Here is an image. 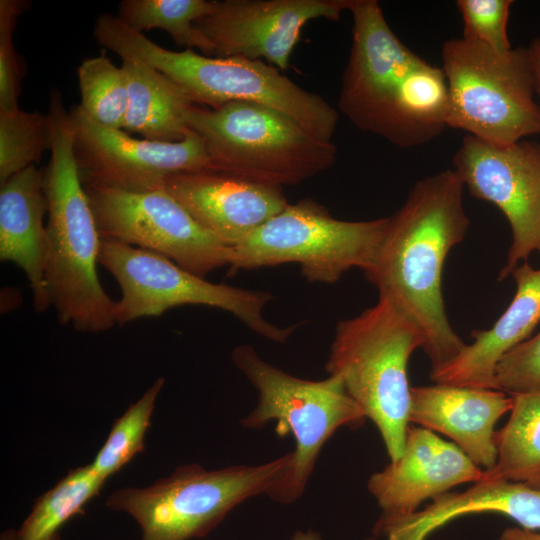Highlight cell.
I'll return each mask as SVG.
<instances>
[{
	"label": "cell",
	"instance_id": "obj_1",
	"mask_svg": "<svg viewBox=\"0 0 540 540\" xmlns=\"http://www.w3.org/2000/svg\"><path fill=\"white\" fill-rule=\"evenodd\" d=\"M464 184L453 169L420 179L390 217L384 240L366 278L421 331L422 349L435 370L466 343L448 320L442 271L450 250L465 237L469 218Z\"/></svg>",
	"mask_w": 540,
	"mask_h": 540
},
{
	"label": "cell",
	"instance_id": "obj_2",
	"mask_svg": "<svg viewBox=\"0 0 540 540\" xmlns=\"http://www.w3.org/2000/svg\"><path fill=\"white\" fill-rule=\"evenodd\" d=\"M352 44L339 109L357 128L399 148L438 137L447 126L448 87L442 68L409 49L376 0H350Z\"/></svg>",
	"mask_w": 540,
	"mask_h": 540
},
{
	"label": "cell",
	"instance_id": "obj_3",
	"mask_svg": "<svg viewBox=\"0 0 540 540\" xmlns=\"http://www.w3.org/2000/svg\"><path fill=\"white\" fill-rule=\"evenodd\" d=\"M51 157L43 170L47 200L46 283L58 321L97 333L115 324L113 301L96 271L101 237L81 181L74 128L61 93H50Z\"/></svg>",
	"mask_w": 540,
	"mask_h": 540
},
{
	"label": "cell",
	"instance_id": "obj_4",
	"mask_svg": "<svg viewBox=\"0 0 540 540\" xmlns=\"http://www.w3.org/2000/svg\"><path fill=\"white\" fill-rule=\"evenodd\" d=\"M98 43L122 60H139L162 72L195 105L216 109L236 101L260 104L292 118L317 139L333 142L337 110L262 60L168 50L114 16L102 24Z\"/></svg>",
	"mask_w": 540,
	"mask_h": 540
},
{
	"label": "cell",
	"instance_id": "obj_5",
	"mask_svg": "<svg viewBox=\"0 0 540 540\" xmlns=\"http://www.w3.org/2000/svg\"><path fill=\"white\" fill-rule=\"evenodd\" d=\"M423 344L418 327L382 297L335 328L326 371L342 380L376 425L390 461L404 450L411 407L408 363Z\"/></svg>",
	"mask_w": 540,
	"mask_h": 540
},
{
	"label": "cell",
	"instance_id": "obj_6",
	"mask_svg": "<svg viewBox=\"0 0 540 540\" xmlns=\"http://www.w3.org/2000/svg\"><path fill=\"white\" fill-rule=\"evenodd\" d=\"M231 358L258 394L242 425L259 429L273 421L279 436L290 434L295 440L288 466L266 494L275 502L292 503L304 493L330 437L341 427L362 425L367 417L338 376L295 377L265 361L250 345L234 348Z\"/></svg>",
	"mask_w": 540,
	"mask_h": 540
},
{
	"label": "cell",
	"instance_id": "obj_7",
	"mask_svg": "<svg viewBox=\"0 0 540 540\" xmlns=\"http://www.w3.org/2000/svg\"><path fill=\"white\" fill-rule=\"evenodd\" d=\"M188 126L204 141L211 169L269 186L296 185L328 170L337 147L272 108L230 102L193 105Z\"/></svg>",
	"mask_w": 540,
	"mask_h": 540
},
{
	"label": "cell",
	"instance_id": "obj_8",
	"mask_svg": "<svg viewBox=\"0 0 540 540\" xmlns=\"http://www.w3.org/2000/svg\"><path fill=\"white\" fill-rule=\"evenodd\" d=\"M290 459L291 453H286L261 464L212 470L196 463L184 464L147 487L118 489L105 503L137 522L140 540L201 538L244 501L266 495Z\"/></svg>",
	"mask_w": 540,
	"mask_h": 540
},
{
	"label": "cell",
	"instance_id": "obj_9",
	"mask_svg": "<svg viewBox=\"0 0 540 540\" xmlns=\"http://www.w3.org/2000/svg\"><path fill=\"white\" fill-rule=\"evenodd\" d=\"M447 126L507 145L540 134V105L527 48L497 51L464 38L446 41Z\"/></svg>",
	"mask_w": 540,
	"mask_h": 540
},
{
	"label": "cell",
	"instance_id": "obj_10",
	"mask_svg": "<svg viewBox=\"0 0 540 540\" xmlns=\"http://www.w3.org/2000/svg\"><path fill=\"white\" fill-rule=\"evenodd\" d=\"M389 223L390 217L339 220L314 200L302 199L231 247L229 271L297 263L310 282L333 284L352 268H371Z\"/></svg>",
	"mask_w": 540,
	"mask_h": 540
},
{
	"label": "cell",
	"instance_id": "obj_11",
	"mask_svg": "<svg viewBox=\"0 0 540 540\" xmlns=\"http://www.w3.org/2000/svg\"><path fill=\"white\" fill-rule=\"evenodd\" d=\"M98 263L121 288L114 306L117 325L158 317L177 306L205 305L233 314L273 342H286L294 331L293 326L279 327L265 318L264 308L273 298L270 293L209 282L152 251L101 239Z\"/></svg>",
	"mask_w": 540,
	"mask_h": 540
},
{
	"label": "cell",
	"instance_id": "obj_12",
	"mask_svg": "<svg viewBox=\"0 0 540 540\" xmlns=\"http://www.w3.org/2000/svg\"><path fill=\"white\" fill-rule=\"evenodd\" d=\"M84 189L101 239L160 254L203 278L229 266L231 247L201 227L166 189Z\"/></svg>",
	"mask_w": 540,
	"mask_h": 540
},
{
	"label": "cell",
	"instance_id": "obj_13",
	"mask_svg": "<svg viewBox=\"0 0 540 540\" xmlns=\"http://www.w3.org/2000/svg\"><path fill=\"white\" fill-rule=\"evenodd\" d=\"M453 166L464 187L497 206L510 225L512 241L498 276L504 280L540 248V144L501 145L466 134Z\"/></svg>",
	"mask_w": 540,
	"mask_h": 540
},
{
	"label": "cell",
	"instance_id": "obj_14",
	"mask_svg": "<svg viewBox=\"0 0 540 540\" xmlns=\"http://www.w3.org/2000/svg\"><path fill=\"white\" fill-rule=\"evenodd\" d=\"M69 113L83 185L148 192L165 189L174 175L211 169L204 141L191 129L179 142H157L99 125L78 106Z\"/></svg>",
	"mask_w": 540,
	"mask_h": 540
},
{
	"label": "cell",
	"instance_id": "obj_15",
	"mask_svg": "<svg viewBox=\"0 0 540 540\" xmlns=\"http://www.w3.org/2000/svg\"><path fill=\"white\" fill-rule=\"evenodd\" d=\"M195 27L215 57L265 59L287 70L303 27L313 19L338 21L350 0H216Z\"/></svg>",
	"mask_w": 540,
	"mask_h": 540
},
{
	"label": "cell",
	"instance_id": "obj_16",
	"mask_svg": "<svg viewBox=\"0 0 540 540\" xmlns=\"http://www.w3.org/2000/svg\"><path fill=\"white\" fill-rule=\"evenodd\" d=\"M485 470L456 444L426 428L409 426L402 455L373 473L367 483L385 515H405L463 483H478Z\"/></svg>",
	"mask_w": 540,
	"mask_h": 540
},
{
	"label": "cell",
	"instance_id": "obj_17",
	"mask_svg": "<svg viewBox=\"0 0 540 540\" xmlns=\"http://www.w3.org/2000/svg\"><path fill=\"white\" fill-rule=\"evenodd\" d=\"M165 189L201 227L229 247L243 242L289 204L281 187L212 169L174 175Z\"/></svg>",
	"mask_w": 540,
	"mask_h": 540
},
{
	"label": "cell",
	"instance_id": "obj_18",
	"mask_svg": "<svg viewBox=\"0 0 540 540\" xmlns=\"http://www.w3.org/2000/svg\"><path fill=\"white\" fill-rule=\"evenodd\" d=\"M513 406L501 390L435 384L411 387L410 423L440 432L483 470L495 466V425Z\"/></svg>",
	"mask_w": 540,
	"mask_h": 540
},
{
	"label": "cell",
	"instance_id": "obj_19",
	"mask_svg": "<svg viewBox=\"0 0 540 540\" xmlns=\"http://www.w3.org/2000/svg\"><path fill=\"white\" fill-rule=\"evenodd\" d=\"M478 513H498L519 527L540 530V488L521 482L482 480L462 492H446L423 510L405 515L381 514L374 536L367 540H427L454 519Z\"/></svg>",
	"mask_w": 540,
	"mask_h": 540
},
{
	"label": "cell",
	"instance_id": "obj_20",
	"mask_svg": "<svg viewBox=\"0 0 540 540\" xmlns=\"http://www.w3.org/2000/svg\"><path fill=\"white\" fill-rule=\"evenodd\" d=\"M511 275L516 292L508 307L491 328L472 331L474 341L465 344L456 357L431 370L430 378L435 384L496 389L497 364L530 338L540 322V268L525 261Z\"/></svg>",
	"mask_w": 540,
	"mask_h": 540
},
{
	"label": "cell",
	"instance_id": "obj_21",
	"mask_svg": "<svg viewBox=\"0 0 540 540\" xmlns=\"http://www.w3.org/2000/svg\"><path fill=\"white\" fill-rule=\"evenodd\" d=\"M47 213L43 171L30 166L0 188V259L21 268L33 292L34 308L51 305L46 283Z\"/></svg>",
	"mask_w": 540,
	"mask_h": 540
},
{
	"label": "cell",
	"instance_id": "obj_22",
	"mask_svg": "<svg viewBox=\"0 0 540 540\" xmlns=\"http://www.w3.org/2000/svg\"><path fill=\"white\" fill-rule=\"evenodd\" d=\"M121 66L126 72L129 92L122 130L150 141L183 140L190 130L188 113L195 104L175 82L150 65L124 59Z\"/></svg>",
	"mask_w": 540,
	"mask_h": 540
},
{
	"label": "cell",
	"instance_id": "obj_23",
	"mask_svg": "<svg viewBox=\"0 0 540 540\" xmlns=\"http://www.w3.org/2000/svg\"><path fill=\"white\" fill-rule=\"evenodd\" d=\"M513 406L495 432L497 459L483 480L521 482L540 488V388L510 394Z\"/></svg>",
	"mask_w": 540,
	"mask_h": 540
},
{
	"label": "cell",
	"instance_id": "obj_24",
	"mask_svg": "<svg viewBox=\"0 0 540 540\" xmlns=\"http://www.w3.org/2000/svg\"><path fill=\"white\" fill-rule=\"evenodd\" d=\"M105 479L91 464L75 468L41 495L16 531L17 540H52L58 529L102 489Z\"/></svg>",
	"mask_w": 540,
	"mask_h": 540
},
{
	"label": "cell",
	"instance_id": "obj_25",
	"mask_svg": "<svg viewBox=\"0 0 540 540\" xmlns=\"http://www.w3.org/2000/svg\"><path fill=\"white\" fill-rule=\"evenodd\" d=\"M213 8L214 2L206 0H124L117 17L135 31L162 29L177 45L214 55L213 45L194 25Z\"/></svg>",
	"mask_w": 540,
	"mask_h": 540
},
{
	"label": "cell",
	"instance_id": "obj_26",
	"mask_svg": "<svg viewBox=\"0 0 540 540\" xmlns=\"http://www.w3.org/2000/svg\"><path fill=\"white\" fill-rule=\"evenodd\" d=\"M81 94L78 107L95 123L123 129L129 102L128 80L123 67L104 53L84 59L77 69Z\"/></svg>",
	"mask_w": 540,
	"mask_h": 540
},
{
	"label": "cell",
	"instance_id": "obj_27",
	"mask_svg": "<svg viewBox=\"0 0 540 540\" xmlns=\"http://www.w3.org/2000/svg\"><path fill=\"white\" fill-rule=\"evenodd\" d=\"M50 147L48 114L20 108L0 111V184L34 166Z\"/></svg>",
	"mask_w": 540,
	"mask_h": 540
},
{
	"label": "cell",
	"instance_id": "obj_28",
	"mask_svg": "<svg viewBox=\"0 0 540 540\" xmlns=\"http://www.w3.org/2000/svg\"><path fill=\"white\" fill-rule=\"evenodd\" d=\"M164 383L162 377L154 381L114 422L105 443L91 463L93 470L105 480L144 450V437Z\"/></svg>",
	"mask_w": 540,
	"mask_h": 540
},
{
	"label": "cell",
	"instance_id": "obj_29",
	"mask_svg": "<svg viewBox=\"0 0 540 540\" xmlns=\"http://www.w3.org/2000/svg\"><path fill=\"white\" fill-rule=\"evenodd\" d=\"M512 3L511 0L456 1L463 21L462 38L497 51L510 50L507 23Z\"/></svg>",
	"mask_w": 540,
	"mask_h": 540
},
{
	"label": "cell",
	"instance_id": "obj_30",
	"mask_svg": "<svg viewBox=\"0 0 540 540\" xmlns=\"http://www.w3.org/2000/svg\"><path fill=\"white\" fill-rule=\"evenodd\" d=\"M27 8V1H0V111L19 108L22 70L14 48L13 34L19 16Z\"/></svg>",
	"mask_w": 540,
	"mask_h": 540
},
{
	"label": "cell",
	"instance_id": "obj_31",
	"mask_svg": "<svg viewBox=\"0 0 540 540\" xmlns=\"http://www.w3.org/2000/svg\"><path fill=\"white\" fill-rule=\"evenodd\" d=\"M495 385L507 394L540 388V331L501 358Z\"/></svg>",
	"mask_w": 540,
	"mask_h": 540
},
{
	"label": "cell",
	"instance_id": "obj_32",
	"mask_svg": "<svg viewBox=\"0 0 540 540\" xmlns=\"http://www.w3.org/2000/svg\"><path fill=\"white\" fill-rule=\"evenodd\" d=\"M528 58L533 73L536 92L540 95V38L535 39L527 48Z\"/></svg>",
	"mask_w": 540,
	"mask_h": 540
},
{
	"label": "cell",
	"instance_id": "obj_33",
	"mask_svg": "<svg viewBox=\"0 0 540 540\" xmlns=\"http://www.w3.org/2000/svg\"><path fill=\"white\" fill-rule=\"evenodd\" d=\"M500 540H540V533L521 527H511L502 532Z\"/></svg>",
	"mask_w": 540,
	"mask_h": 540
},
{
	"label": "cell",
	"instance_id": "obj_34",
	"mask_svg": "<svg viewBox=\"0 0 540 540\" xmlns=\"http://www.w3.org/2000/svg\"><path fill=\"white\" fill-rule=\"evenodd\" d=\"M291 540H322L320 534L314 530H297L291 537Z\"/></svg>",
	"mask_w": 540,
	"mask_h": 540
},
{
	"label": "cell",
	"instance_id": "obj_35",
	"mask_svg": "<svg viewBox=\"0 0 540 540\" xmlns=\"http://www.w3.org/2000/svg\"><path fill=\"white\" fill-rule=\"evenodd\" d=\"M1 540H17L16 531L11 530V529L5 531L1 536ZM52 540H61V539L59 535H56Z\"/></svg>",
	"mask_w": 540,
	"mask_h": 540
},
{
	"label": "cell",
	"instance_id": "obj_36",
	"mask_svg": "<svg viewBox=\"0 0 540 540\" xmlns=\"http://www.w3.org/2000/svg\"><path fill=\"white\" fill-rule=\"evenodd\" d=\"M538 251L540 252V248H539V250H538Z\"/></svg>",
	"mask_w": 540,
	"mask_h": 540
}]
</instances>
